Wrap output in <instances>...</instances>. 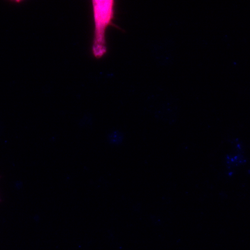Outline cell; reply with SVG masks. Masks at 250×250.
Returning <instances> with one entry per match:
<instances>
[{
  "label": "cell",
  "instance_id": "6da1fadb",
  "mask_svg": "<svg viewBox=\"0 0 250 250\" xmlns=\"http://www.w3.org/2000/svg\"><path fill=\"white\" fill-rule=\"evenodd\" d=\"M94 24V39L92 52L96 59L106 54V30L111 24L114 18L113 0H93L92 1Z\"/></svg>",
  "mask_w": 250,
  "mask_h": 250
}]
</instances>
